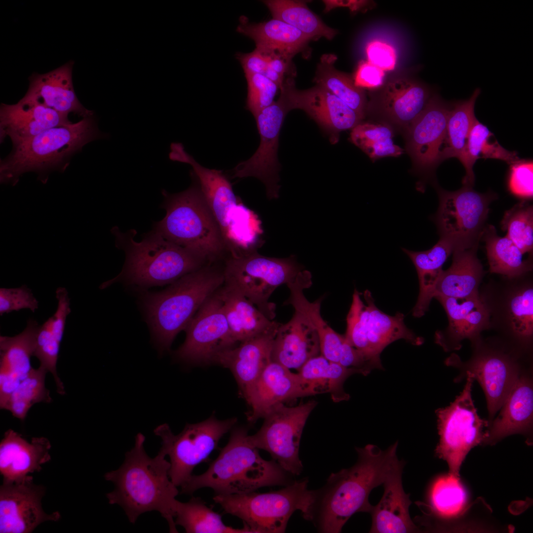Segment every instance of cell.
Listing matches in <instances>:
<instances>
[{
	"mask_svg": "<svg viewBox=\"0 0 533 533\" xmlns=\"http://www.w3.org/2000/svg\"><path fill=\"white\" fill-rule=\"evenodd\" d=\"M145 441V436L138 433L122 465L105 474V479L115 486L106 496L110 504L122 508L131 523L144 513L156 511L167 522L169 532L178 533L174 518L179 491L169 476L170 462L160 449L150 457L144 447Z\"/></svg>",
	"mask_w": 533,
	"mask_h": 533,
	"instance_id": "obj_2",
	"label": "cell"
},
{
	"mask_svg": "<svg viewBox=\"0 0 533 533\" xmlns=\"http://www.w3.org/2000/svg\"><path fill=\"white\" fill-rule=\"evenodd\" d=\"M355 85L362 89L377 90L384 83L383 71L368 61L361 62L354 74Z\"/></svg>",
	"mask_w": 533,
	"mask_h": 533,
	"instance_id": "obj_56",
	"label": "cell"
},
{
	"mask_svg": "<svg viewBox=\"0 0 533 533\" xmlns=\"http://www.w3.org/2000/svg\"><path fill=\"white\" fill-rule=\"evenodd\" d=\"M169 159L190 164L207 204L221 231L227 252L232 258L255 251L264 241L262 222L234 193L232 185L222 170L209 169L198 163L181 143L174 145Z\"/></svg>",
	"mask_w": 533,
	"mask_h": 533,
	"instance_id": "obj_4",
	"label": "cell"
},
{
	"mask_svg": "<svg viewBox=\"0 0 533 533\" xmlns=\"http://www.w3.org/2000/svg\"><path fill=\"white\" fill-rule=\"evenodd\" d=\"M47 372L40 366L38 369L32 368L13 392L4 409L9 411L14 417L23 420L34 404L50 403L52 400L50 392L45 386Z\"/></svg>",
	"mask_w": 533,
	"mask_h": 533,
	"instance_id": "obj_49",
	"label": "cell"
},
{
	"mask_svg": "<svg viewBox=\"0 0 533 533\" xmlns=\"http://www.w3.org/2000/svg\"><path fill=\"white\" fill-rule=\"evenodd\" d=\"M488 429L483 444L493 445L514 434L531 435L533 421L532 368L520 376Z\"/></svg>",
	"mask_w": 533,
	"mask_h": 533,
	"instance_id": "obj_26",
	"label": "cell"
},
{
	"mask_svg": "<svg viewBox=\"0 0 533 533\" xmlns=\"http://www.w3.org/2000/svg\"><path fill=\"white\" fill-rule=\"evenodd\" d=\"M319 394L298 373L271 361L248 389L244 397L251 408L247 420L254 423L275 406L300 397Z\"/></svg>",
	"mask_w": 533,
	"mask_h": 533,
	"instance_id": "obj_22",
	"label": "cell"
},
{
	"mask_svg": "<svg viewBox=\"0 0 533 533\" xmlns=\"http://www.w3.org/2000/svg\"><path fill=\"white\" fill-rule=\"evenodd\" d=\"M175 518L176 526L182 527L187 533H250L244 527L235 529L226 525L222 516L199 497L192 496L186 502L178 500Z\"/></svg>",
	"mask_w": 533,
	"mask_h": 533,
	"instance_id": "obj_45",
	"label": "cell"
},
{
	"mask_svg": "<svg viewBox=\"0 0 533 533\" xmlns=\"http://www.w3.org/2000/svg\"><path fill=\"white\" fill-rule=\"evenodd\" d=\"M368 61L382 71L393 69L396 63L394 49L389 44L380 40L370 42L366 48Z\"/></svg>",
	"mask_w": 533,
	"mask_h": 533,
	"instance_id": "obj_55",
	"label": "cell"
},
{
	"mask_svg": "<svg viewBox=\"0 0 533 533\" xmlns=\"http://www.w3.org/2000/svg\"><path fill=\"white\" fill-rule=\"evenodd\" d=\"M377 90L370 106L385 119L405 130L432 96L426 85L404 76L390 78Z\"/></svg>",
	"mask_w": 533,
	"mask_h": 533,
	"instance_id": "obj_23",
	"label": "cell"
},
{
	"mask_svg": "<svg viewBox=\"0 0 533 533\" xmlns=\"http://www.w3.org/2000/svg\"><path fill=\"white\" fill-rule=\"evenodd\" d=\"M363 296L367 305H364L362 316L367 355L370 360L382 365L381 353L388 345L398 340L404 339L415 345L423 343V338L416 335L405 325L403 313L397 312L391 316L383 312L375 305L368 290L364 291Z\"/></svg>",
	"mask_w": 533,
	"mask_h": 533,
	"instance_id": "obj_31",
	"label": "cell"
},
{
	"mask_svg": "<svg viewBox=\"0 0 533 533\" xmlns=\"http://www.w3.org/2000/svg\"><path fill=\"white\" fill-rule=\"evenodd\" d=\"M451 107L439 96L431 97L424 110L406 132V150L415 171L423 178L432 176L443 161L447 120Z\"/></svg>",
	"mask_w": 533,
	"mask_h": 533,
	"instance_id": "obj_19",
	"label": "cell"
},
{
	"mask_svg": "<svg viewBox=\"0 0 533 533\" xmlns=\"http://www.w3.org/2000/svg\"><path fill=\"white\" fill-rule=\"evenodd\" d=\"M533 161L521 159L510 165L508 188L514 195L525 199L533 195Z\"/></svg>",
	"mask_w": 533,
	"mask_h": 533,
	"instance_id": "obj_53",
	"label": "cell"
},
{
	"mask_svg": "<svg viewBox=\"0 0 533 533\" xmlns=\"http://www.w3.org/2000/svg\"><path fill=\"white\" fill-rule=\"evenodd\" d=\"M73 65L74 62L70 61L48 73L33 74L23 97L68 116L73 113L84 118L94 114L82 105L76 94L72 80Z\"/></svg>",
	"mask_w": 533,
	"mask_h": 533,
	"instance_id": "obj_27",
	"label": "cell"
},
{
	"mask_svg": "<svg viewBox=\"0 0 533 533\" xmlns=\"http://www.w3.org/2000/svg\"><path fill=\"white\" fill-rule=\"evenodd\" d=\"M224 268L206 264L158 292L144 296L147 319L158 349L168 350L205 301L224 283Z\"/></svg>",
	"mask_w": 533,
	"mask_h": 533,
	"instance_id": "obj_6",
	"label": "cell"
},
{
	"mask_svg": "<svg viewBox=\"0 0 533 533\" xmlns=\"http://www.w3.org/2000/svg\"><path fill=\"white\" fill-rule=\"evenodd\" d=\"M507 236L524 254L533 256V208L522 201L507 210L501 222Z\"/></svg>",
	"mask_w": 533,
	"mask_h": 533,
	"instance_id": "obj_50",
	"label": "cell"
},
{
	"mask_svg": "<svg viewBox=\"0 0 533 533\" xmlns=\"http://www.w3.org/2000/svg\"><path fill=\"white\" fill-rule=\"evenodd\" d=\"M467 163L463 185L473 187L475 176L473 167L479 158L499 159L510 165L520 158L517 153L503 148L496 139L493 133L477 119L470 130L467 146Z\"/></svg>",
	"mask_w": 533,
	"mask_h": 533,
	"instance_id": "obj_46",
	"label": "cell"
},
{
	"mask_svg": "<svg viewBox=\"0 0 533 533\" xmlns=\"http://www.w3.org/2000/svg\"><path fill=\"white\" fill-rule=\"evenodd\" d=\"M334 54H324L317 65L313 81L337 97L362 118L367 109L364 90L356 86L353 78L335 68Z\"/></svg>",
	"mask_w": 533,
	"mask_h": 533,
	"instance_id": "obj_42",
	"label": "cell"
},
{
	"mask_svg": "<svg viewBox=\"0 0 533 533\" xmlns=\"http://www.w3.org/2000/svg\"><path fill=\"white\" fill-rule=\"evenodd\" d=\"M192 183L180 192L161 191V207L166 213L153 230L166 239L190 251L212 264L228 252L218 224L199 183L191 172Z\"/></svg>",
	"mask_w": 533,
	"mask_h": 533,
	"instance_id": "obj_8",
	"label": "cell"
},
{
	"mask_svg": "<svg viewBox=\"0 0 533 533\" xmlns=\"http://www.w3.org/2000/svg\"><path fill=\"white\" fill-rule=\"evenodd\" d=\"M437 190L439 206L432 219L440 238L448 241L454 250L478 245L486 226L489 205L497 198L496 193H480L466 185L456 191L439 187Z\"/></svg>",
	"mask_w": 533,
	"mask_h": 533,
	"instance_id": "obj_15",
	"label": "cell"
},
{
	"mask_svg": "<svg viewBox=\"0 0 533 533\" xmlns=\"http://www.w3.org/2000/svg\"><path fill=\"white\" fill-rule=\"evenodd\" d=\"M309 401L294 407L280 404L264 418L259 430L248 439L254 447L267 452L285 470L299 475L303 466L299 458V448L303 429L310 413L316 406Z\"/></svg>",
	"mask_w": 533,
	"mask_h": 533,
	"instance_id": "obj_16",
	"label": "cell"
},
{
	"mask_svg": "<svg viewBox=\"0 0 533 533\" xmlns=\"http://www.w3.org/2000/svg\"><path fill=\"white\" fill-rule=\"evenodd\" d=\"M397 446L396 442L384 451L372 444L356 448L354 465L331 473L322 487L313 490L304 518L320 533H338L355 513H370L372 490L402 473L404 462L397 456Z\"/></svg>",
	"mask_w": 533,
	"mask_h": 533,
	"instance_id": "obj_1",
	"label": "cell"
},
{
	"mask_svg": "<svg viewBox=\"0 0 533 533\" xmlns=\"http://www.w3.org/2000/svg\"><path fill=\"white\" fill-rule=\"evenodd\" d=\"M294 256L286 258L266 257L257 251L239 257H229L224 267V284L241 293L270 320L275 316V305L269 302L279 286L295 280L303 270Z\"/></svg>",
	"mask_w": 533,
	"mask_h": 533,
	"instance_id": "obj_12",
	"label": "cell"
},
{
	"mask_svg": "<svg viewBox=\"0 0 533 533\" xmlns=\"http://www.w3.org/2000/svg\"><path fill=\"white\" fill-rule=\"evenodd\" d=\"M311 285V273L303 269L295 280L287 285L290 294L285 304L292 305L315 329L321 355L331 362L339 363L345 341L344 335L337 333L323 319L320 312L322 298L310 302L305 297L304 290Z\"/></svg>",
	"mask_w": 533,
	"mask_h": 533,
	"instance_id": "obj_32",
	"label": "cell"
},
{
	"mask_svg": "<svg viewBox=\"0 0 533 533\" xmlns=\"http://www.w3.org/2000/svg\"><path fill=\"white\" fill-rule=\"evenodd\" d=\"M308 483L304 478L278 491L215 495L213 499L225 513L241 519L250 533H282L295 511L303 516L309 507L313 490L308 489Z\"/></svg>",
	"mask_w": 533,
	"mask_h": 533,
	"instance_id": "obj_10",
	"label": "cell"
},
{
	"mask_svg": "<svg viewBox=\"0 0 533 533\" xmlns=\"http://www.w3.org/2000/svg\"><path fill=\"white\" fill-rule=\"evenodd\" d=\"M72 123L68 116L23 97L13 105L0 107V141L9 137L15 145L48 129Z\"/></svg>",
	"mask_w": 533,
	"mask_h": 533,
	"instance_id": "obj_25",
	"label": "cell"
},
{
	"mask_svg": "<svg viewBox=\"0 0 533 533\" xmlns=\"http://www.w3.org/2000/svg\"><path fill=\"white\" fill-rule=\"evenodd\" d=\"M219 289L201 305L186 328L185 340L175 351L180 360L212 363L219 352L235 346Z\"/></svg>",
	"mask_w": 533,
	"mask_h": 533,
	"instance_id": "obj_17",
	"label": "cell"
},
{
	"mask_svg": "<svg viewBox=\"0 0 533 533\" xmlns=\"http://www.w3.org/2000/svg\"><path fill=\"white\" fill-rule=\"evenodd\" d=\"M247 83L246 108L255 117L270 106L279 89L278 85L263 75L244 72Z\"/></svg>",
	"mask_w": 533,
	"mask_h": 533,
	"instance_id": "obj_51",
	"label": "cell"
},
{
	"mask_svg": "<svg viewBox=\"0 0 533 533\" xmlns=\"http://www.w3.org/2000/svg\"><path fill=\"white\" fill-rule=\"evenodd\" d=\"M272 18L281 20L300 31L311 40L323 37L332 39L336 30L326 25L303 1L266 0L263 1Z\"/></svg>",
	"mask_w": 533,
	"mask_h": 533,
	"instance_id": "obj_43",
	"label": "cell"
},
{
	"mask_svg": "<svg viewBox=\"0 0 533 533\" xmlns=\"http://www.w3.org/2000/svg\"><path fill=\"white\" fill-rule=\"evenodd\" d=\"M393 132L387 124L361 122L351 129L350 140L372 160L398 157L404 150L395 145Z\"/></svg>",
	"mask_w": 533,
	"mask_h": 533,
	"instance_id": "obj_47",
	"label": "cell"
},
{
	"mask_svg": "<svg viewBox=\"0 0 533 533\" xmlns=\"http://www.w3.org/2000/svg\"><path fill=\"white\" fill-rule=\"evenodd\" d=\"M39 325L32 319L27 321L24 330L12 337H0V369L15 375L21 381L33 368L31 358L34 356L36 336Z\"/></svg>",
	"mask_w": 533,
	"mask_h": 533,
	"instance_id": "obj_44",
	"label": "cell"
},
{
	"mask_svg": "<svg viewBox=\"0 0 533 533\" xmlns=\"http://www.w3.org/2000/svg\"><path fill=\"white\" fill-rule=\"evenodd\" d=\"M478 247L454 250L452 263L442 271L432 290V299L436 296L467 298L479 295L485 272L477 255Z\"/></svg>",
	"mask_w": 533,
	"mask_h": 533,
	"instance_id": "obj_33",
	"label": "cell"
},
{
	"mask_svg": "<svg viewBox=\"0 0 533 533\" xmlns=\"http://www.w3.org/2000/svg\"><path fill=\"white\" fill-rule=\"evenodd\" d=\"M409 257L417 270L419 286L417 302L412 310L415 317L423 316L432 300V290L443 271L442 266L453 253L454 248L448 241L440 238L430 249L413 251L402 248Z\"/></svg>",
	"mask_w": 533,
	"mask_h": 533,
	"instance_id": "obj_38",
	"label": "cell"
},
{
	"mask_svg": "<svg viewBox=\"0 0 533 533\" xmlns=\"http://www.w3.org/2000/svg\"><path fill=\"white\" fill-rule=\"evenodd\" d=\"M38 307V302L31 290L26 285L18 288H0V315L22 309L34 312Z\"/></svg>",
	"mask_w": 533,
	"mask_h": 533,
	"instance_id": "obj_54",
	"label": "cell"
},
{
	"mask_svg": "<svg viewBox=\"0 0 533 533\" xmlns=\"http://www.w3.org/2000/svg\"><path fill=\"white\" fill-rule=\"evenodd\" d=\"M480 93V89L476 88L469 99L451 104L442 152L443 161L456 157L466 168L467 142L471 128L477 119L474 114V107Z\"/></svg>",
	"mask_w": 533,
	"mask_h": 533,
	"instance_id": "obj_40",
	"label": "cell"
},
{
	"mask_svg": "<svg viewBox=\"0 0 533 533\" xmlns=\"http://www.w3.org/2000/svg\"><path fill=\"white\" fill-rule=\"evenodd\" d=\"M277 329L224 350L215 356L213 363L231 372L243 397L272 361L273 342Z\"/></svg>",
	"mask_w": 533,
	"mask_h": 533,
	"instance_id": "obj_28",
	"label": "cell"
},
{
	"mask_svg": "<svg viewBox=\"0 0 533 533\" xmlns=\"http://www.w3.org/2000/svg\"><path fill=\"white\" fill-rule=\"evenodd\" d=\"M383 485V495L370 513L372 516L370 533H409L417 531L418 528L409 514L412 501L403 488L402 474L392 478Z\"/></svg>",
	"mask_w": 533,
	"mask_h": 533,
	"instance_id": "obj_36",
	"label": "cell"
},
{
	"mask_svg": "<svg viewBox=\"0 0 533 533\" xmlns=\"http://www.w3.org/2000/svg\"><path fill=\"white\" fill-rule=\"evenodd\" d=\"M56 297L57 300L56 311L38 328L34 356L39 360L40 366L53 376L57 392L64 394V387L57 375L56 364L66 319L71 310L68 293L65 288L57 289Z\"/></svg>",
	"mask_w": 533,
	"mask_h": 533,
	"instance_id": "obj_37",
	"label": "cell"
},
{
	"mask_svg": "<svg viewBox=\"0 0 533 533\" xmlns=\"http://www.w3.org/2000/svg\"><path fill=\"white\" fill-rule=\"evenodd\" d=\"M51 444L45 437L32 438L30 443L12 429H8L0 443V472L3 481L14 482L28 474L39 472L50 459Z\"/></svg>",
	"mask_w": 533,
	"mask_h": 533,
	"instance_id": "obj_30",
	"label": "cell"
},
{
	"mask_svg": "<svg viewBox=\"0 0 533 533\" xmlns=\"http://www.w3.org/2000/svg\"><path fill=\"white\" fill-rule=\"evenodd\" d=\"M236 58L240 63L244 73H257L264 76L268 68L266 57L256 49L250 53H237Z\"/></svg>",
	"mask_w": 533,
	"mask_h": 533,
	"instance_id": "obj_57",
	"label": "cell"
},
{
	"mask_svg": "<svg viewBox=\"0 0 533 533\" xmlns=\"http://www.w3.org/2000/svg\"><path fill=\"white\" fill-rule=\"evenodd\" d=\"M248 429H233L228 443L203 473L192 475L181 487V494L192 495L203 488L216 495L241 494L273 486H287L294 481L275 460H267L250 442Z\"/></svg>",
	"mask_w": 533,
	"mask_h": 533,
	"instance_id": "obj_3",
	"label": "cell"
},
{
	"mask_svg": "<svg viewBox=\"0 0 533 533\" xmlns=\"http://www.w3.org/2000/svg\"><path fill=\"white\" fill-rule=\"evenodd\" d=\"M219 291L235 344L278 329L280 323L268 318L235 288L224 283Z\"/></svg>",
	"mask_w": 533,
	"mask_h": 533,
	"instance_id": "obj_34",
	"label": "cell"
},
{
	"mask_svg": "<svg viewBox=\"0 0 533 533\" xmlns=\"http://www.w3.org/2000/svg\"><path fill=\"white\" fill-rule=\"evenodd\" d=\"M492 273L509 278L531 272L533 259L524 257V254L507 236H499L494 226L486 225L482 237Z\"/></svg>",
	"mask_w": 533,
	"mask_h": 533,
	"instance_id": "obj_39",
	"label": "cell"
},
{
	"mask_svg": "<svg viewBox=\"0 0 533 533\" xmlns=\"http://www.w3.org/2000/svg\"><path fill=\"white\" fill-rule=\"evenodd\" d=\"M109 136L99 130L94 114L76 123L45 130L13 145L9 154L0 161V181L14 185L20 175L34 171L45 182L50 172L64 171L71 158L85 145Z\"/></svg>",
	"mask_w": 533,
	"mask_h": 533,
	"instance_id": "obj_5",
	"label": "cell"
},
{
	"mask_svg": "<svg viewBox=\"0 0 533 533\" xmlns=\"http://www.w3.org/2000/svg\"><path fill=\"white\" fill-rule=\"evenodd\" d=\"M280 89L289 110L300 109L329 135L332 143L339 133L352 129L363 118L334 94L316 85L307 89L296 88L294 77L285 79Z\"/></svg>",
	"mask_w": 533,
	"mask_h": 533,
	"instance_id": "obj_20",
	"label": "cell"
},
{
	"mask_svg": "<svg viewBox=\"0 0 533 533\" xmlns=\"http://www.w3.org/2000/svg\"><path fill=\"white\" fill-rule=\"evenodd\" d=\"M237 421L236 418L220 420L212 416L198 423L186 424L177 435L173 433L167 423L154 429L155 435L162 440L160 449L169 457V476L177 487L185 485L194 468L208 460L220 439Z\"/></svg>",
	"mask_w": 533,
	"mask_h": 533,
	"instance_id": "obj_14",
	"label": "cell"
},
{
	"mask_svg": "<svg viewBox=\"0 0 533 533\" xmlns=\"http://www.w3.org/2000/svg\"><path fill=\"white\" fill-rule=\"evenodd\" d=\"M448 317V325L435 332L436 344L445 352L459 350L461 342L470 341L490 329L489 313L480 295L467 298L436 296Z\"/></svg>",
	"mask_w": 533,
	"mask_h": 533,
	"instance_id": "obj_24",
	"label": "cell"
},
{
	"mask_svg": "<svg viewBox=\"0 0 533 533\" xmlns=\"http://www.w3.org/2000/svg\"><path fill=\"white\" fill-rule=\"evenodd\" d=\"M531 272L516 277L502 276L479 289L489 313L490 329L521 349L533 352V282Z\"/></svg>",
	"mask_w": 533,
	"mask_h": 533,
	"instance_id": "obj_11",
	"label": "cell"
},
{
	"mask_svg": "<svg viewBox=\"0 0 533 533\" xmlns=\"http://www.w3.org/2000/svg\"><path fill=\"white\" fill-rule=\"evenodd\" d=\"M289 111L284 98L280 94L276 101L254 117L260 137L259 146L250 158L239 162L233 169V178L252 177L262 181L269 199L279 196V137L285 116Z\"/></svg>",
	"mask_w": 533,
	"mask_h": 533,
	"instance_id": "obj_18",
	"label": "cell"
},
{
	"mask_svg": "<svg viewBox=\"0 0 533 533\" xmlns=\"http://www.w3.org/2000/svg\"><path fill=\"white\" fill-rule=\"evenodd\" d=\"M470 343L468 360L463 361L454 352L445 364L458 371L455 382L461 381L469 373L479 382L486 396L490 424L521 375L532 367V353L497 335L483 338L481 335Z\"/></svg>",
	"mask_w": 533,
	"mask_h": 533,
	"instance_id": "obj_7",
	"label": "cell"
},
{
	"mask_svg": "<svg viewBox=\"0 0 533 533\" xmlns=\"http://www.w3.org/2000/svg\"><path fill=\"white\" fill-rule=\"evenodd\" d=\"M301 378L318 393L327 392L335 402L348 400L350 396L343 389L345 380L355 374L364 375L363 372L331 362L319 355L306 362L298 371Z\"/></svg>",
	"mask_w": 533,
	"mask_h": 533,
	"instance_id": "obj_41",
	"label": "cell"
},
{
	"mask_svg": "<svg viewBox=\"0 0 533 533\" xmlns=\"http://www.w3.org/2000/svg\"><path fill=\"white\" fill-rule=\"evenodd\" d=\"M236 31L254 40L261 52H273L292 59L308 48L311 39L294 27L273 19L251 23L245 16L239 18Z\"/></svg>",
	"mask_w": 533,
	"mask_h": 533,
	"instance_id": "obj_35",
	"label": "cell"
},
{
	"mask_svg": "<svg viewBox=\"0 0 533 533\" xmlns=\"http://www.w3.org/2000/svg\"><path fill=\"white\" fill-rule=\"evenodd\" d=\"M464 378L463 389L455 400L436 411L439 435L436 454L447 462L449 473L457 477L469 451L484 443L487 438L490 425L488 420L480 417L474 405L471 395L473 377L467 373Z\"/></svg>",
	"mask_w": 533,
	"mask_h": 533,
	"instance_id": "obj_13",
	"label": "cell"
},
{
	"mask_svg": "<svg viewBox=\"0 0 533 533\" xmlns=\"http://www.w3.org/2000/svg\"><path fill=\"white\" fill-rule=\"evenodd\" d=\"M117 247L123 249L126 260L119 276L142 288L171 284L207 264L187 249L166 239L152 230L141 241L134 240L136 231L121 232L114 228Z\"/></svg>",
	"mask_w": 533,
	"mask_h": 533,
	"instance_id": "obj_9",
	"label": "cell"
},
{
	"mask_svg": "<svg viewBox=\"0 0 533 533\" xmlns=\"http://www.w3.org/2000/svg\"><path fill=\"white\" fill-rule=\"evenodd\" d=\"M466 501V494L458 477L452 474L439 477L431 487L429 508L439 518L457 515L463 509Z\"/></svg>",
	"mask_w": 533,
	"mask_h": 533,
	"instance_id": "obj_48",
	"label": "cell"
},
{
	"mask_svg": "<svg viewBox=\"0 0 533 533\" xmlns=\"http://www.w3.org/2000/svg\"><path fill=\"white\" fill-rule=\"evenodd\" d=\"M360 295L356 289L354 290L351 305L346 317V330L344 335L353 346L369 359L367 354V343L362 316L365 305L361 299ZM369 360L377 366L373 361L370 359Z\"/></svg>",
	"mask_w": 533,
	"mask_h": 533,
	"instance_id": "obj_52",
	"label": "cell"
},
{
	"mask_svg": "<svg viewBox=\"0 0 533 533\" xmlns=\"http://www.w3.org/2000/svg\"><path fill=\"white\" fill-rule=\"evenodd\" d=\"M45 488L27 476L18 481L5 482L0 488V533H29L39 524L57 521L59 512L46 514L41 506Z\"/></svg>",
	"mask_w": 533,
	"mask_h": 533,
	"instance_id": "obj_21",
	"label": "cell"
},
{
	"mask_svg": "<svg viewBox=\"0 0 533 533\" xmlns=\"http://www.w3.org/2000/svg\"><path fill=\"white\" fill-rule=\"evenodd\" d=\"M321 354L319 339L313 326L300 313L279 326L273 340L271 360L299 371L311 358Z\"/></svg>",
	"mask_w": 533,
	"mask_h": 533,
	"instance_id": "obj_29",
	"label": "cell"
}]
</instances>
